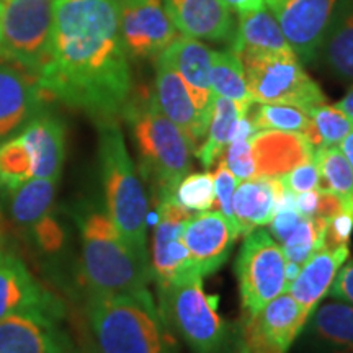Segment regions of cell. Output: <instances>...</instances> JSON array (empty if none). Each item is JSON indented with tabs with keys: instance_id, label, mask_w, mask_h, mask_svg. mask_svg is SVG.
<instances>
[{
	"instance_id": "cell-1",
	"label": "cell",
	"mask_w": 353,
	"mask_h": 353,
	"mask_svg": "<svg viewBox=\"0 0 353 353\" xmlns=\"http://www.w3.org/2000/svg\"><path fill=\"white\" fill-rule=\"evenodd\" d=\"M41 90L95 123L117 121L132 95V74L117 0H54Z\"/></svg>"
},
{
	"instance_id": "cell-2",
	"label": "cell",
	"mask_w": 353,
	"mask_h": 353,
	"mask_svg": "<svg viewBox=\"0 0 353 353\" xmlns=\"http://www.w3.org/2000/svg\"><path fill=\"white\" fill-rule=\"evenodd\" d=\"M82 241V272L90 293L152 299L151 270L128 245L112 218L99 206L77 216Z\"/></svg>"
},
{
	"instance_id": "cell-3",
	"label": "cell",
	"mask_w": 353,
	"mask_h": 353,
	"mask_svg": "<svg viewBox=\"0 0 353 353\" xmlns=\"http://www.w3.org/2000/svg\"><path fill=\"white\" fill-rule=\"evenodd\" d=\"M121 117L130 126L141 174L151 183L156 198L175 193L180 180L192 170L195 154L187 136L161 112L152 92L132 90Z\"/></svg>"
},
{
	"instance_id": "cell-4",
	"label": "cell",
	"mask_w": 353,
	"mask_h": 353,
	"mask_svg": "<svg viewBox=\"0 0 353 353\" xmlns=\"http://www.w3.org/2000/svg\"><path fill=\"white\" fill-rule=\"evenodd\" d=\"M97 128L105 211L128 245L149 267V200L144 183L128 151L118 121L97 123Z\"/></svg>"
},
{
	"instance_id": "cell-5",
	"label": "cell",
	"mask_w": 353,
	"mask_h": 353,
	"mask_svg": "<svg viewBox=\"0 0 353 353\" xmlns=\"http://www.w3.org/2000/svg\"><path fill=\"white\" fill-rule=\"evenodd\" d=\"M87 312L99 353H176L154 299L90 293Z\"/></svg>"
},
{
	"instance_id": "cell-6",
	"label": "cell",
	"mask_w": 353,
	"mask_h": 353,
	"mask_svg": "<svg viewBox=\"0 0 353 353\" xmlns=\"http://www.w3.org/2000/svg\"><path fill=\"white\" fill-rule=\"evenodd\" d=\"M64 159L63 121L39 113L23 130L0 143V188L10 193L30 180H59Z\"/></svg>"
},
{
	"instance_id": "cell-7",
	"label": "cell",
	"mask_w": 353,
	"mask_h": 353,
	"mask_svg": "<svg viewBox=\"0 0 353 353\" xmlns=\"http://www.w3.org/2000/svg\"><path fill=\"white\" fill-rule=\"evenodd\" d=\"M159 290V312L195 353H219L229 339V327L218 314L213 298L203 288V276Z\"/></svg>"
},
{
	"instance_id": "cell-8",
	"label": "cell",
	"mask_w": 353,
	"mask_h": 353,
	"mask_svg": "<svg viewBox=\"0 0 353 353\" xmlns=\"http://www.w3.org/2000/svg\"><path fill=\"white\" fill-rule=\"evenodd\" d=\"M245 70L247 87L255 103L296 105L304 110L325 103L322 88L304 70L294 51L237 52Z\"/></svg>"
},
{
	"instance_id": "cell-9",
	"label": "cell",
	"mask_w": 353,
	"mask_h": 353,
	"mask_svg": "<svg viewBox=\"0 0 353 353\" xmlns=\"http://www.w3.org/2000/svg\"><path fill=\"white\" fill-rule=\"evenodd\" d=\"M54 0H8L0 19V57L37 77L50 48Z\"/></svg>"
},
{
	"instance_id": "cell-10",
	"label": "cell",
	"mask_w": 353,
	"mask_h": 353,
	"mask_svg": "<svg viewBox=\"0 0 353 353\" xmlns=\"http://www.w3.org/2000/svg\"><path fill=\"white\" fill-rule=\"evenodd\" d=\"M244 237L236 273L242 312L244 317H252L286 291V259L281 245L265 229H254Z\"/></svg>"
},
{
	"instance_id": "cell-11",
	"label": "cell",
	"mask_w": 353,
	"mask_h": 353,
	"mask_svg": "<svg viewBox=\"0 0 353 353\" xmlns=\"http://www.w3.org/2000/svg\"><path fill=\"white\" fill-rule=\"evenodd\" d=\"M190 216V211L176 201L174 193L157 198V223L149 252V270L157 288L200 275L182 241L183 224Z\"/></svg>"
},
{
	"instance_id": "cell-12",
	"label": "cell",
	"mask_w": 353,
	"mask_h": 353,
	"mask_svg": "<svg viewBox=\"0 0 353 353\" xmlns=\"http://www.w3.org/2000/svg\"><path fill=\"white\" fill-rule=\"evenodd\" d=\"M339 0H265L286 41L303 63L316 59L324 46Z\"/></svg>"
},
{
	"instance_id": "cell-13",
	"label": "cell",
	"mask_w": 353,
	"mask_h": 353,
	"mask_svg": "<svg viewBox=\"0 0 353 353\" xmlns=\"http://www.w3.org/2000/svg\"><path fill=\"white\" fill-rule=\"evenodd\" d=\"M309 314L290 293H281L257 314L244 317L242 342L249 353H286L293 345Z\"/></svg>"
},
{
	"instance_id": "cell-14",
	"label": "cell",
	"mask_w": 353,
	"mask_h": 353,
	"mask_svg": "<svg viewBox=\"0 0 353 353\" xmlns=\"http://www.w3.org/2000/svg\"><path fill=\"white\" fill-rule=\"evenodd\" d=\"M120 32L132 59H156L176 37L159 0H117Z\"/></svg>"
},
{
	"instance_id": "cell-15",
	"label": "cell",
	"mask_w": 353,
	"mask_h": 353,
	"mask_svg": "<svg viewBox=\"0 0 353 353\" xmlns=\"http://www.w3.org/2000/svg\"><path fill=\"white\" fill-rule=\"evenodd\" d=\"M26 312L59 319L63 306L54 294L43 288L15 254L0 247V319Z\"/></svg>"
},
{
	"instance_id": "cell-16",
	"label": "cell",
	"mask_w": 353,
	"mask_h": 353,
	"mask_svg": "<svg viewBox=\"0 0 353 353\" xmlns=\"http://www.w3.org/2000/svg\"><path fill=\"white\" fill-rule=\"evenodd\" d=\"M152 94L161 112L183 131L196 151L206 136L210 118L198 107L195 97L183 79L159 57H156Z\"/></svg>"
},
{
	"instance_id": "cell-17",
	"label": "cell",
	"mask_w": 353,
	"mask_h": 353,
	"mask_svg": "<svg viewBox=\"0 0 353 353\" xmlns=\"http://www.w3.org/2000/svg\"><path fill=\"white\" fill-rule=\"evenodd\" d=\"M182 241L200 275L208 276L226 263L237 236L216 210L190 216L183 224Z\"/></svg>"
},
{
	"instance_id": "cell-18",
	"label": "cell",
	"mask_w": 353,
	"mask_h": 353,
	"mask_svg": "<svg viewBox=\"0 0 353 353\" xmlns=\"http://www.w3.org/2000/svg\"><path fill=\"white\" fill-rule=\"evenodd\" d=\"M44 95L32 74L19 65L0 64V143L44 112Z\"/></svg>"
},
{
	"instance_id": "cell-19",
	"label": "cell",
	"mask_w": 353,
	"mask_h": 353,
	"mask_svg": "<svg viewBox=\"0 0 353 353\" xmlns=\"http://www.w3.org/2000/svg\"><path fill=\"white\" fill-rule=\"evenodd\" d=\"M165 13L185 37L231 44L232 13L223 0H164Z\"/></svg>"
},
{
	"instance_id": "cell-20",
	"label": "cell",
	"mask_w": 353,
	"mask_h": 353,
	"mask_svg": "<svg viewBox=\"0 0 353 353\" xmlns=\"http://www.w3.org/2000/svg\"><path fill=\"white\" fill-rule=\"evenodd\" d=\"M57 319L26 312L0 319V353H68V339Z\"/></svg>"
},
{
	"instance_id": "cell-21",
	"label": "cell",
	"mask_w": 353,
	"mask_h": 353,
	"mask_svg": "<svg viewBox=\"0 0 353 353\" xmlns=\"http://www.w3.org/2000/svg\"><path fill=\"white\" fill-rule=\"evenodd\" d=\"M183 79L198 107L211 118L213 110V88H211V50L195 38L176 34L169 46L157 56Z\"/></svg>"
},
{
	"instance_id": "cell-22",
	"label": "cell",
	"mask_w": 353,
	"mask_h": 353,
	"mask_svg": "<svg viewBox=\"0 0 353 353\" xmlns=\"http://www.w3.org/2000/svg\"><path fill=\"white\" fill-rule=\"evenodd\" d=\"M250 145L257 176H283L314 156V148L298 132L257 131Z\"/></svg>"
},
{
	"instance_id": "cell-23",
	"label": "cell",
	"mask_w": 353,
	"mask_h": 353,
	"mask_svg": "<svg viewBox=\"0 0 353 353\" xmlns=\"http://www.w3.org/2000/svg\"><path fill=\"white\" fill-rule=\"evenodd\" d=\"M348 255H350L348 245L335 247V249L322 247L311 255L296 278L288 285L286 291L309 316L312 314L321 299L329 294L330 286L342 265L347 262Z\"/></svg>"
},
{
	"instance_id": "cell-24",
	"label": "cell",
	"mask_w": 353,
	"mask_h": 353,
	"mask_svg": "<svg viewBox=\"0 0 353 353\" xmlns=\"http://www.w3.org/2000/svg\"><path fill=\"white\" fill-rule=\"evenodd\" d=\"M307 335L319 353H353V306L324 303L307 319Z\"/></svg>"
},
{
	"instance_id": "cell-25",
	"label": "cell",
	"mask_w": 353,
	"mask_h": 353,
	"mask_svg": "<svg viewBox=\"0 0 353 353\" xmlns=\"http://www.w3.org/2000/svg\"><path fill=\"white\" fill-rule=\"evenodd\" d=\"M276 176H254L242 180L234 190L232 213L239 236H247L254 229L268 226L275 216Z\"/></svg>"
},
{
	"instance_id": "cell-26",
	"label": "cell",
	"mask_w": 353,
	"mask_h": 353,
	"mask_svg": "<svg viewBox=\"0 0 353 353\" xmlns=\"http://www.w3.org/2000/svg\"><path fill=\"white\" fill-rule=\"evenodd\" d=\"M231 50L286 52L293 51L273 13L267 7L260 10L239 13V26L231 41Z\"/></svg>"
},
{
	"instance_id": "cell-27",
	"label": "cell",
	"mask_w": 353,
	"mask_h": 353,
	"mask_svg": "<svg viewBox=\"0 0 353 353\" xmlns=\"http://www.w3.org/2000/svg\"><path fill=\"white\" fill-rule=\"evenodd\" d=\"M250 107H252V103L241 105L229 99H224V97L214 95L206 136L195 151V156L200 159L205 169H210L218 161L221 154L224 152V149L231 143L237 121H239L242 114L249 112Z\"/></svg>"
},
{
	"instance_id": "cell-28",
	"label": "cell",
	"mask_w": 353,
	"mask_h": 353,
	"mask_svg": "<svg viewBox=\"0 0 353 353\" xmlns=\"http://www.w3.org/2000/svg\"><path fill=\"white\" fill-rule=\"evenodd\" d=\"M57 180L37 179L30 180L10 192V214L21 228L32 229L48 214H51L56 198Z\"/></svg>"
},
{
	"instance_id": "cell-29",
	"label": "cell",
	"mask_w": 353,
	"mask_h": 353,
	"mask_svg": "<svg viewBox=\"0 0 353 353\" xmlns=\"http://www.w3.org/2000/svg\"><path fill=\"white\" fill-rule=\"evenodd\" d=\"M322 50L334 76L353 82V0L347 2L330 21Z\"/></svg>"
},
{
	"instance_id": "cell-30",
	"label": "cell",
	"mask_w": 353,
	"mask_h": 353,
	"mask_svg": "<svg viewBox=\"0 0 353 353\" xmlns=\"http://www.w3.org/2000/svg\"><path fill=\"white\" fill-rule=\"evenodd\" d=\"M210 81L214 95L241 105L254 103L247 87L244 65L241 57L232 50L211 51Z\"/></svg>"
},
{
	"instance_id": "cell-31",
	"label": "cell",
	"mask_w": 353,
	"mask_h": 353,
	"mask_svg": "<svg viewBox=\"0 0 353 353\" xmlns=\"http://www.w3.org/2000/svg\"><path fill=\"white\" fill-rule=\"evenodd\" d=\"M249 118L257 131H285L306 136L311 125L309 112L296 105L252 103Z\"/></svg>"
},
{
	"instance_id": "cell-32",
	"label": "cell",
	"mask_w": 353,
	"mask_h": 353,
	"mask_svg": "<svg viewBox=\"0 0 353 353\" xmlns=\"http://www.w3.org/2000/svg\"><path fill=\"white\" fill-rule=\"evenodd\" d=\"M314 161L321 174V188L341 196L353 206V169L339 145L314 149Z\"/></svg>"
},
{
	"instance_id": "cell-33",
	"label": "cell",
	"mask_w": 353,
	"mask_h": 353,
	"mask_svg": "<svg viewBox=\"0 0 353 353\" xmlns=\"http://www.w3.org/2000/svg\"><path fill=\"white\" fill-rule=\"evenodd\" d=\"M309 118L311 125L306 132V139L314 149L341 145L353 130V121L335 105H316L309 110Z\"/></svg>"
},
{
	"instance_id": "cell-34",
	"label": "cell",
	"mask_w": 353,
	"mask_h": 353,
	"mask_svg": "<svg viewBox=\"0 0 353 353\" xmlns=\"http://www.w3.org/2000/svg\"><path fill=\"white\" fill-rule=\"evenodd\" d=\"M325 218H301L298 226L291 231L286 239L281 242L285 259L288 263L298 265L299 268L311 259V255L324 247Z\"/></svg>"
},
{
	"instance_id": "cell-35",
	"label": "cell",
	"mask_w": 353,
	"mask_h": 353,
	"mask_svg": "<svg viewBox=\"0 0 353 353\" xmlns=\"http://www.w3.org/2000/svg\"><path fill=\"white\" fill-rule=\"evenodd\" d=\"M174 195L176 201L188 211L203 213V211L213 210L216 201L213 175L210 172L185 175L176 185Z\"/></svg>"
},
{
	"instance_id": "cell-36",
	"label": "cell",
	"mask_w": 353,
	"mask_h": 353,
	"mask_svg": "<svg viewBox=\"0 0 353 353\" xmlns=\"http://www.w3.org/2000/svg\"><path fill=\"white\" fill-rule=\"evenodd\" d=\"M213 179H214V195H216L214 205L218 206L219 213L228 219L229 226L232 228L234 234H236L237 239H239V228H237L236 218H234V213H232V196H234V190L237 187V179L232 175V172L228 169V165L224 164V161H221L218 167H216Z\"/></svg>"
},
{
	"instance_id": "cell-37",
	"label": "cell",
	"mask_w": 353,
	"mask_h": 353,
	"mask_svg": "<svg viewBox=\"0 0 353 353\" xmlns=\"http://www.w3.org/2000/svg\"><path fill=\"white\" fill-rule=\"evenodd\" d=\"M353 232V208H345L341 213L330 216L325 219L324 247L335 249V247L348 245Z\"/></svg>"
},
{
	"instance_id": "cell-38",
	"label": "cell",
	"mask_w": 353,
	"mask_h": 353,
	"mask_svg": "<svg viewBox=\"0 0 353 353\" xmlns=\"http://www.w3.org/2000/svg\"><path fill=\"white\" fill-rule=\"evenodd\" d=\"M281 179H283L286 188H290L294 195L296 193L309 192V190L321 188V174L319 169H317L314 156H312V159H309V161L303 162V164H299L298 167H294L293 170H290Z\"/></svg>"
},
{
	"instance_id": "cell-39",
	"label": "cell",
	"mask_w": 353,
	"mask_h": 353,
	"mask_svg": "<svg viewBox=\"0 0 353 353\" xmlns=\"http://www.w3.org/2000/svg\"><path fill=\"white\" fill-rule=\"evenodd\" d=\"M32 232L37 237L38 245L43 250H46V252H56L63 245L64 232L51 214H48L43 221H39L37 226L32 229Z\"/></svg>"
},
{
	"instance_id": "cell-40",
	"label": "cell",
	"mask_w": 353,
	"mask_h": 353,
	"mask_svg": "<svg viewBox=\"0 0 353 353\" xmlns=\"http://www.w3.org/2000/svg\"><path fill=\"white\" fill-rule=\"evenodd\" d=\"M303 216L296 210H283L276 211L270 223V234L278 244H281L286 237L290 236L291 231L298 226Z\"/></svg>"
},
{
	"instance_id": "cell-41",
	"label": "cell",
	"mask_w": 353,
	"mask_h": 353,
	"mask_svg": "<svg viewBox=\"0 0 353 353\" xmlns=\"http://www.w3.org/2000/svg\"><path fill=\"white\" fill-rule=\"evenodd\" d=\"M330 298L353 306V262L343 263L329 290Z\"/></svg>"
},
{
	"instance_id": "cell-42",
	"label": "cell",
	"mask_w": 353,
	"mask_h": 353,
	"mask_svg": "<svg viewBox=\"0 0 353 353\" xmlns=\"http://www.w3.org/2000/svg\"><path fill=\"white\" fill-rule=\"evenodd\" d=\"M294 210L304 218H316L319 210V188L294 195Z\"/></svg>"
},
{
	"instance_id": "cell-43",
	"label": "cell",
	"mask_w": 353,
	"mask_h": 353,
	"mask_svg": "<svg viewBox=\"0 0 353 353\" xmlns=\"http://www.w3.org/2000/svg\"><path fill=\"white\" fill-rule=\"evenodd\" d=\"M224 3L237 13H245V12H254L265 8V0H223Z\"/></svg>"
},
{
	"instance_id": "cell-44",
	"label": "cell",
	"mask_w": 353,
	"mask_h": 353,
	"mask_svg": "<svg viewBox=\"0 0 353 353\" xmlns=\"http://www.w3.org/2000/svg\"><path fill=\"white\" fill-rule=\"evenodd\" d=\"M335 107L341 110V112L345 113L347 117L353 121V85L348 88L345 97H343L342 100H339L337 103H335Z\"/></svg>"
},
{
	"instance_id": "cell-45",
	"label": "cell",
	"mask_w": 353,
	"mask_h": 353,
	"mask_svg": "<svg viewBox=\"0 0 353 353\" xmlns=\"http://www.w3.org/2000/svg\"><path fill=\"white\" fill-rule=\"evenodd\" d=\"M341 149L342 152L345 154V157L348 159V162H350L352 169H353V130L348 132L345 136V139L341 143Z\"/></svg>"
},
{
	"instance_id": "cell-46",
	"label": "cell",
	"mask_w": 353,
	"mask_h": 353,
	"mask_svg": "<svg viewBox=\"0 0 353 353\" xmlns=\"http://www.w3.org/2000/svg\"><path fill=\"white\" fill-rule=\"evenodd\" d=\"M236 353H249V350H247V347L244 345V342H242V339L239 341V345H237Z\"/></svg>"
},
{
	"instance_id": "cell-47",
	"label": "cell",
	"mask_w": 353,
	"mask_h": 353,
	"mask_svg": "<svg viewBox=\"0 0 353 353\" xmlns=\"http://www.w3.org/2000/svg\"><path fill=\"white\" fill-rule=\"evenodd\" d=\"M0 19H2V3H0Z\"/></svg>"
},
{
	"instance_id": "cell-48",
	"label": "cell",
	"mask_w": 353,
	"mask_h": 353,
	"mask_svg": "<svg viewBox=\"0 0 353 353\" xmlns=\"http://www.w3.org/2000/svg\"><path fill=\"white\" fill-rule=\"evenodd\" d=\"M6 2H8V0H0V3H2V6H3V3H6Z\"/></svg>"
}]
</instances>
